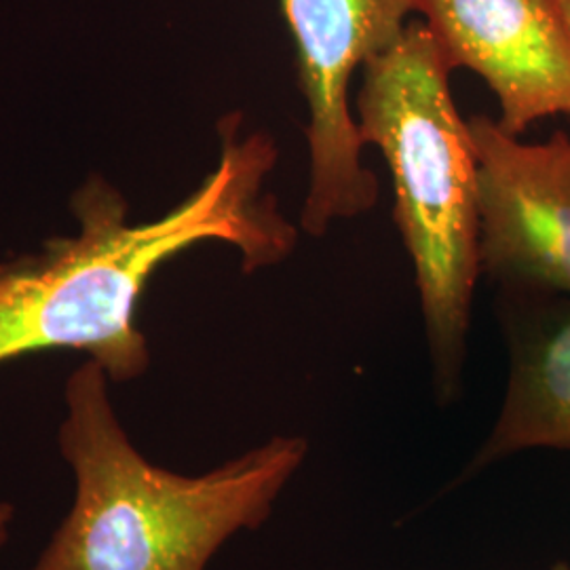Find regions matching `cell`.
Instances as JSON below:
<instances>
[{"label":"cell","instance_id":"cell-1","mask_svg":"<svg viewBox=\"0 0 570 570\" xmlns=\"http://www.w3.org/2000/svg\"><path fill=\"white\" fill-rule=\"evenodd\" d=\"M239 119L220 125L216 169L161 218L127 225L121 195L94 178L75 197L77 237L0 265V364L72 348L110 381H136L150 366L138 303L165 261L202 242H225L239 249L247 273L284 263L298 233L265 195L277 148L261 131L242 136Z\"/></svg>","mask_w":570,"mask_h":570},{"label":"cell","instance_id":"cell-2","mask_svg":"<svg viewBox=\"0 0 570 570\" xmlns=\"http://www.w3.org/2000/svg\"><path fill=\"white\" fill-rule=\"evenodd\" d=\"M87 360L63 389L58 429L75 499L28 570H207L226 541L261 529L303 468V435H275L199 475L144 456Z\"/></svg>","mask_w":570,"mask_h":570},{"label":"cell","instance_id":"cell-3","mask_svg":"<svg viewBox=\"0 0 570 570\" xmlns=\"http://www.w3.org/2000/svg\"><path fill=\"white\" fill-rule=\"evenodd\" d=\"M357 129L393 180V220L414 266L433 387L459 397L480 266L478 153L452 100L450 68L423 21L362 68Z\"/></svg>","mask_w":570,"mask_h":570},{"label":"cell","instance_id":"cell-4","mask_svg":"<svg viewBox=\"0 0 570 570\" xmlns=\"http://www.w3.org/2000/svg\"><path fill=\"white\" fill-rule=\"evenodd\" d=\"M296 42L305 96L308 184L301 226L311 237L367 214L379 202L376 176L351 108V81L367 60L397 41L416 0H279Z\"/></svg>","mask_w":570,"mask_h":570},{"label":"cell","instance_id":"cell-5","mask_svg":"<svg viewBox=\"0 0 570 570\" xmlns=\"http://www.w3.org/2000/svg\"><path fill=\"white\" fill-rule=\"evenodd\" d=\"M480 180V266L511 289L570 296V136L520 142L487 115L469 119Z\"/></svg>","mask_w":570,"mask_h":570},{"label":"cell","instance_id":"cell-6","mask_svg":"<svg viewBox=\"0 0 570 570\" xmlns=\"http://www.w3.org/2000/svg\"><path fill=\"white\" fill-rule=\"evenodd\" d=\"M440 56L468 68L499 102L501 129L570 117V37L551 0H416Z\"/></svg>","mask_w":570,"mask_h":570},{"label":"cell","instance_id":"cell-7","mask_svg":"<svg viewBox=\"0 0 570 570\" xmlns=\"http://www.w3.org/2000/svg\"><path fill=\"white\" fill-rule=\"evenodd\" d=\"M510 355L499 419L461 480L522 450H570V296L499 287Z\"/></svg>","mask_w":570,"mask_h":570},{"label":"cell","instance_id":"cell-8","mask_svg":"<svg viewBox=\"0 0 570 570\" xmlns=\"http://www.w3.org/2000/svg\"><path fill=\"white\" fill-rule=\"evenodd\" d=\"M13 520H16V505L9 501H0V550L11 537Z\"/></svg>","mask_w":570,"mask_h":570},{"label":"cell","instance_id":"cell-9","mask_svg":"<svg viewBox=\"0 0 570 570\" xmlns=\"http://www.w3.org/2000/svg\"><path fill=\"white\" fill-rule=\"evenodd\" d=\"M551 2H553V7H556V11H558V16H560V20L564 23L570 37V0H551Z\"/></svg>","mask_w":570,"mask_h":570},{"label":"cell","instance_id":"cell-10","mask_svg":"<svg viewBox=\"0 0 570 570\" xmlns=\"http://www.w3.org/2000/svg\"><path fill=\"white\" fill-rule=\"evenodd\" d=\"M553 570H570V564H567V562H560V564H556V567H553Z\"/></svg>","mask_w":570,"mask_h":570}]
</instances>
